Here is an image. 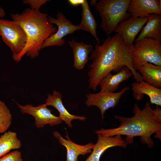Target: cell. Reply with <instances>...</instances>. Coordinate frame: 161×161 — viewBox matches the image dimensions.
<instances>
[{"label":"cell","instance_id":"484cf974","mask_svg":"<svg viewBox=\"0 0 161 161\" xmlns=\"http://www.w3.org/2000/svg\"><path fill=\"white\" fill-rule=\"evenodd\" d=\"M5 15V12L3 8L0 6V17L3 18Z\"/></svg>","mask_w":161,"mask_h":161},{"label":"cell","instance_id":"4316f807","mask_svg":"<svg viewBox=\"0 0 161 161\" xmlns=\"http://www.w3.org/2000/svg\"><path fill=\"white\" fill-rule=\"evenodd\" d=\"M97 2V0H92L91 1V4L92 6H95Z\"/></svg>","mask_w":161,"mask_h":161},{"label":"cell","instance_id":"2e32d148","mask_svg":"<svg viewBox=\"0 0 161 161\" xmlns=\"http://www.w3.org/2000/svg\"><path fill=\"white\" fill-rule=\"evenodd\" d=\"M132 75V72L126 66H123L115 74L109 73L102 79L99 83L101 87L100 91L114 92L118 89L121 83L127 80Z\"/></svg>","mask_w":161,"mask_h":161},{"label":"cell","instance_id":"9c48e42d","mask_svg":"<svg viewBox=\"0 0 161 161\" xmlns=\"http://www.w3.org/2000/svg\"><path fill=\"white\" fill-rule=\"evenodd\" d=\"M16 104L21 113L30 115L34 117L35 125L38 128H43L47 124L51 126H56L62 122L59 116H56L51 113V110L47 107L45 103L37 106Z\"/></svg>","mask_w":161,"mask_h":161},{"label":"cell","instance_id":"d6986e66","mask_svg":"<svg viewBox=\"0 0 161 161\" xmlns=\"http://www.w3.org/2000/svg\"><path fill=\"white\" fill-rule=\"evenodd\" d=\"M143 80L157 88H161V66L147 63L139 70Z\"/></svg>","mask_w":161,"mask_h":161},{"label":"cell","instance_id":"3957f363","mask_svg":"<svg viewBox=\"0 0 161 161\" xmlns=\"http://www.w3.org/2000/svg\"><path fill=\"white\" fill-rule=\"evenodd\" d=\"M13 21L18 22L26 34L27 44L20 54L18 62L25 55L31 58L38 56L44 41L55 33L57 28L48 21L47 14L26 8L20 13H11Z\"/></svg>","mask_w":161,"mask_h":161},{"label":"cell","instance_id":"4fadbf2b","mask_svg":"<svg viewBox=\"0 0 161 161\" xmlns=\"http://www.w3.org/2000/svg\"><path fill=\"white\" fill-rule=\"evenodd\" d=\"M53 134L60 144L66 149V161H77L79 155H84L91 153L94 145L93 143H90L84 145L76 144L70 139L67 133L65 137L67 139L64 138L57 131H54Z\"/></svg>","mask_w":161,"mask_h":161},{"label":"cell","instance_id":"5b68a950","mask_svg":"<svg viewBox=\"0 0 161 161\" xmlns=\"http://www.w3.org/2000/svg\"><path fill=\"white\" fill-rule=\"evenodd\" d=\"M132 67L136 71L147 63L161 66V43L145 38L135 42L131 47Z\"/></svg>","mask_w":161,"mask_h":161},{"label":"cell","instance_id":"7402d4cb","mask_svg":"<svg viewBox=\"0 0 161 161\" xmlns=\"http://www.w3.org/2000/svg\"><path fill=\"white\" fill-rule=\"evenodd\" d=\"M12 115L5 103L0 100V133L6 131L10 127Z\"/></svg>","mask_w":161,"mask_h":161},{"label":"cell","instance_id":"6da1fadb","mask_svg":"<svg viewBox=\"0 0 161 161\" xmlns=\"http://www.w3.org/2000/svg\"><path fill=\"white\" fill-rule=\"evenodd\" d=\"M130 49L118 33L108 36L101 44H97L89 57L92 62L87 73L89 88L96 91L106 75L112 71H120L123 66L130 69L136 82L143 81L140 73L132 67Z\"/></svg>","mask_w":161,"mask_h":161},{"label":"cell","instance_id":"d4e9b609","mask_svg":"<svg viewBox=\"0 0 161 161\" xmlns=\"http://www.w3.org/2000/svg\"><path fill=\"white\" fill-rule=\"evenodd\" d=\"M69 3L73 6H77L80 5H81L84 2L85 0H69Z\"/></svg>","mask_w":161,"mask_h":161},{"label":"cell","instance_id":"277c9868","mask_svg":"<svg viewBox=\"0 0 161 161\" xmlns=\"http://www.w3.org/2000/svg\"><path fill=\"white\" fill-rule=\"evenodd\" d=\"M131 0H99L95 9L101 17L100 28L108 36L119 23L131 15L127 13Z\"/></svg>","mask_w":161,"mask_h":161},{"label":"cell","instance_id":"ba28073f","mask_svg":"<svg viewBox=\"0 0 161 161\" xmlns=\"http://www.w3.org/2000/svg\"><path fill=\"white\" fill-rule=\"evenodd\" d=\"M129 89V88L126 86L117 92L100 91L95 93H89L86 95L85 103L88 107H98L100 111L103 119L106 111L117 106L123 94Z\"/></svg>","mask_w":161,"mask_h":161},{"label":"cell","instance_id":"7a4b0ae2","mask_svg":"<svg viewBox=\"0 0 161 161\" xmlns=\"http://www.w3.org/2000/svg\"><path fill=\"white\" fill-rule=\"evenodd\" d=\"M134 115L131 117L115 115L114 117L120 122L116 128L101 129L95 131V133L107 137L124 135L129 138L140 136L141 142L153 147L154 142L151 138L156 133L155 137L160 140L161 138V110L157 106L153 109L150 103L147 102L145 107L141 109L137 103L133 108Z\"/></svg>","mask_w":161,"mask_h":161},{"label":"cell","instance_id":"ffe728a7","mask_svg":"<svg viewBox=\"0 0 161 161\" xmlns=\"http://www.w3.org/2000/svg\"><path fill=\"white\" fill-rule=\"evenodd\" d=\"M82 8V19L79 25L81 30L89 32L94 38L98 44L100 41L96 31L97 24L96 21L90 9L88 1L85 0L81 5Z\"/></svg>","mask_w":161,"mask_h":161},{"label":"cell","instance_id":"cb8c5ba5","mask_svg":"<svg viewBox=\"0 0 161 161\" xmlns=\"http://www.w3.org/2000/svg\"><path fill=\"white\" fill-rule=\"evenodd\" d=\"M48 0H24V4L29 5L32 9L39 10L41 7L49 1Z\"/></svg>","mask_w":161,"mask_h":161},{"label":"cell","instance_id":"8fae6325","mask_svg":"<svg viewBox=\"0 0 161 161\" xmlns=\"http://www.w3.org/2000/svg\"><path fill=\"white\" fill-rule=\"evenodd\" d=\"M98 140L94 144L93 151L85 161H100L101 156L108 148L114 146L126 147L128 143L120 135L107 137L97 134Z\"/></svg>","mask_w":161,"mask_h":161},{"label":"cell","instance_id":"603a6c76","mask_svg":"<svg viewBox=\"0 0 161 161\" xmlns=\"http://www.w3.org/2000/svg\"><path fill=\"white\" fill-rule=\"evenodd\" d=\"M0 161H23L21 154L16 150L7 154L0 158Z\"/></svg>","mask_w":161,"mask_h":161},{"label":"cell","instance_id":"9a60e30c","mask_svg":"<svg viewBox=\"0 0 161 161\" xmlns=\"http://www.w3.org/2000/svg\"><path fill=\"white\" fill-rule=\"evenodd\" d=\"M133 97L137 100H141L144 95L150 98L151 104L161 106V89L155 87L143 81L132 84Z\"/></svg>","mask_w":161,"mask_h":161},{"label":"cell","instance_id":"e0dca14e","mask_svg":"<svg viewBox=\"0 0 161 161\" xmlns=\"http://www.w3.org/2000/svg\"><path fill=\"white\" fill-rule=\"evenodd\" d=\"M146 24L135 42L147 38L161 42V15L152 13L148 17Z\"/></svg>","mask_w":161,"mask_h":161},{"label":"cell","instance_id":"44dd1931","mask_svg":"<svg viewBox=\"0 0 161 161\" xmlns=\"http://www.w3.org/2000/svg\"><path fill=\"white\" fill-rule=\"evenodd\" d=\"M21 140L14 131H6L0 137V158L9 153L11 150L20 148Z\"/></svg>","mask_w":161,"mask_h":161},{"label":"cell","instance_id":"7c38bea8","mask_svg":"<svg viewBox=\"0 0 161 161\" xmlns=\"http://www.w3.org/2000/svg\"><path fill=\"white\" fill-rule=\"evenodd\" d=\"M127 11L135 18L147 17L152 13L161 15V0H131Z\"/></svg>","mask_w":161,"mask_h":161},{"label":"cell","instance_id":"8992f818","mask_svg":"<svg viewBox=\"0 0 161 161\" xmlns=\"http://www.w3.org/2000/svg\"><path fill=\"white\" fill-rule=\"evenodd\" d=\"M0 35L11 50L13 59L18 62L19 57L27 40L24 29L16 21L0 19Z\"/></svg>","mask_w":161,"mask_h":161},{"label":"cell","instance_id":"30bf717a","mask_svg":"<svg viewBox=\"0 0 161 161\" xmlns=\"http://www.w3.org/2000/svg\"><path fill=\"white\" fill-rule=\"evenodd\" d=\"M147 17L135 18L131 15L121 21L114 32L119 34L125 44L131 47L136 35L146 23Z\"/></svg>","mask_w":161,"mask_h":161},{"label":"cell","instance_id":"5bb4252c","mask_svg":"<svg viewBox=\"0 0 161 161\" xmlns=\"http://www.w3.org/2000/svg\"><path fill=\"white\" fill-rule=\"evenodd\" d=\"M62 95L61 93L54 90L52 94H49L46 100L47 106H52L55 108L59 113V117L64 121L69 127H72V121L74 120L84 121L86 118L84 116H77L72 114L67 111L64 106L62 100Z\"/></svg>","mask_w":161,"mask_h":161},{"label":"cell","instance_id":"52a82bcc","mask_svg":"<svg viewBox=\"0 0 161 161\" xmlns=\"http://www.w3.org/2000/svg\"><path fill=\"white\" fill-rule=\"evenodd\" d=\"M55 18L48 16L49 21L58 27L56 32L47 38L44 42L41 49L47 47L54 46L60 47L64 43V38L66 35L73 33L75 31L81 30L79 25L73 24L71 21L67 19L62 12L58 13Z\"/></svg>","mask_w":161,"mask_h":161},{"label":"cell","instance_id":"ac0fdd59","mask_svg":"<svg viewBox=\"0 0 161 161\" xmlns=\"http://www.w3.org/2000/svg\"><path fill=\"white\" fill-rule=\"evenodd\" d=\"M74 56V66L77 69H82L89 60V55L93 50V46L73 39L69 41Z\"/></svg>","mask_w":161,"mask_h":161}]
</instances>
